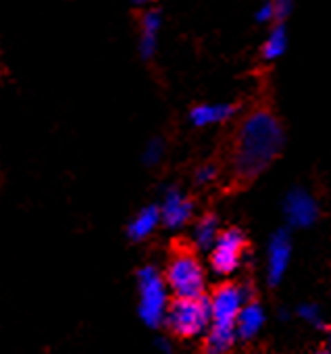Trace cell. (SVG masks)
<instances>
[{
  "label": "cell",
  "mask_w": 331,
  "mask_h": 354,
  "mask_svg": "<svg viewBox=\"0 0 331 354\" xmlns=\"http://www.w3.org/2000/svg\"><path fill=\"white\" fill-rule=\"evenodd\" d=\"M252 300V290L236 283H221L209 298L211 302V325L236 327L238 315L246 302Z\"/></svg>",
  "instance_id": "obj_5"
},
{
  "label": "cell",
  "mask_w": 331,
  "mask_h": 354,
  "mask_svg": "<svg viewBox=\"0 0 331 354\" xmlns=\"http://www.w3.org/2000/svg\"><path fill=\"white\" fill-rule=\"evenodd\" d=\"M138 292L140 304L138 313L148 327H158L164 323V315L169 308V288L154 267H142L138 271Z\"/></svg>",
  "instance_id": "obj_4"
},
{
  "label": "cell",
  "mask_w": 331,
  "mask_h": 354,
  "mask_svg": "<svg viewBox=\"0 0 331 354\" xmlns=\"http://www.w3.org/2000/svg\"><path fill=\"white\" fill-rule=\"evenodd\" d=\"M217 175H219V171H217V165L209 162V165H202V167L196 171V182H198L200 186H205V184H211V182H215V180H217Z\"/></svg>",
  "instance_id": "obj_18"
},
{
  "label": "cell",
  "mask_w": 331,
  "mask_h": 354,
  "mask_svg": "<svg viewBox=\"0 0 331 354\" xmlns=\"http://www.w3.org/2000/svg\"><path fill=\"white\" fill-rule=\"evenodd\" d=\"M162 26V17L158 11H146L142 17V34H140V57L144 61L152 59L156 55L158 46V32Z\"/></svg>",
  "instance_id": "obj_10"
},
{
  "label": "cell",
  "mask_w": 331,
  "mask_h": 354,
  "mask_svg": "<svg viewBox=\"0 0 331 354\" xmlns=\"http://www.w3.org/2000/svg\"><path fill=\"white\" fill-rule=\"evenodd\" d=\"M160 223L169 230H182L194 215L192 201L178 188H167L160 203Z\"/></svg>",
  "instance_id": "obj_7"
},
{
  "label": "cell",
  "mask_w": 331,
  "mask_h": 354,
  "mask_svg": "<svg viewBox=\"0 0 331 354\" xmlns=\"http://www.w3.org/2000/svg\"><path fill=\"white\" fill-rule=\"evenodd\" d=\"M164 281H167V288L176 298L205 296L207 275L194 250L178 248L171 254L167 271H164Z\"/></svg>",
  "instance_id": "obj_2"
},
{
  "label": "cell",
  "mask_w": 331,
  "mask_h": 354,
  "mask_svg": "<svg viewBox=\"0 0 331 354\" xmlns=\"http://www.w3.org/2000/svg\"><path fill=\"white\" fill-rule=\"evenodd\" d=\"M316 354H331V348H323V350H319Z\"/></svg>",
  "instance_id": "obj_22"
},
{
  "label": "cell",
  "mask_w": 331,
  "mask_h": 354,
  "mask_svg": "<svg viewBox=\"0 0 331 354\" xmlns=\"http://www.w3.org/2000/svg\"><path fill=\"white\" fill-rule=\"evenodd\" d=\"M256 21L258 24H273L275 21V11H273V5H271V0H267L265 5H261L258 7V11H256Z\"/></svg>",
  "instance_id": "obj_20"
},
{
  "label": "cell",
  "mask_w": 331,
  "mask_h": 354,
  "mask_svg": "<svg viewBox=\"0 0 331 354\" xmlns=\"http://www.w3.org/2000/svg\"><path fill=\"white\" fill-rule=\"evenodd\" d=\"M160 225V209L156 205H148L138 211V215L127 225V236L133 242L146 240Z\"/></svg>",
  "instance_id": "obj_11"
},
{
  "label": "cell",
  "mask_w": 331,
  "mask_h": 354,
  "mask_svg": "<svg viewBox=\"0 0 331 354\" xmlns=\"http://www.w3.org/2000/svg\"><path fill=\"white\" fill-rule=\"evenodd\" d=\"M300 315H302L306 321H310V323H314V325H321V313H319L316 306H302V308H300Z\"/></svg>",
  "instance_id": "obj_21"
},
{
  "label": "cell",
  "mask_w": 331,
  "mask_h": 354,
  "mask_svg": "<svg viewBox=\"0 0 331 354\" xmlns=\"http://www.w3.org/2000/svg\"><path fill=\"white\" fill-rule=\"evenodd\" d=\"M285 50H287V32H285L283 21H277L271 28V32L263 44V59L265 61H277L279 57L285 55Z\"/></svg>",
  "instance_id": "obj_16"
},
{
  "label": "cell",
  "mask_w": 331,
  "mask_h": 354,
  "mask_svg": "<svg viewBox=\"0 0 331 354\" xmlns=\"http://www.w3.org/2000/svg\"><path fill=\"white\" fill-rule=\"evenodd\" d=\"M133 3H135V5H146L148 0H133Z\"/></svg>",
  "instance_id": "obj_23"
},
{
  "label": "cell",
  "mask_w": 331,
  "mask_h": 354,
  "mask_svg": "<svg viewBox=\"0 0 331 354\" xmlns=\"http://www.w3.org/2000/svg\"><path fill=\"white\" fill-rule=\"evenodd\" d=\"M162 156H164V142L158 140V138H154V140H150V142L146 144L144 154H142V160H144L148 167H154V165H158V162L162 160Z\"/></svg>",
  "instance_id": "obj_17"
},
{
  "label": "cell",
  "mask_w": 331,
  "mask_h": 354,
  "mask_svg": "<svg viewBox=\"0 0 331 354\" xmlns=\"http://www.w3.org/2000/svg\"><path fill=\"white\" fill-rule=\"evenodd\" d=\"M219 232L221 230H219V221H217L215 215L209 213V215L200 217L198 223L194 225V236H192L194 246L198 250H211L215 240H217V236H219Z\"/></svg>",
  "instance_id": "obj_15"
},
{
  "label": "cell",
  "mask_w": 331,
  "mask_h": 354,
  "mask_svg": "<svg viewBox=\"0 0 331 354\" xmlns=\"http://www.w3.org/2000/svg\"><path fill=\"white\" fill-rule=\"evenodd\" d=\"M283 215L294 227H308L319 217V205L306 190H292L283 201Z\"/></svg>",
  "instance_id": "obj_8"
},
{
  "label": "cell",
  "mask_w": 331,
  "mask_h": 354,
  "mask_svg": "<svg viewBox=\"0 0 331 354\" xmlns=\"http://www.w3.org/2000/svg\"><path fill=\"white\" fill-rule=\"evenodd\" d=\"M236 115L234 104H198L190 111V121L196 127H209L215 123H223Z\"/></svg>",
  "instance_id": "obj_12"
},
{
  "label": "cell",
  "mask_w": 331,
  "mask_h": 354,
  "mask_svg": "<svg viewBox=\"0 0 331 354\" xmlns=\"http://www.w3.org/2000/svg\"><path fill=\"white\" fill-rule=\"evenodd\" d=\"M246 252V236L238 227H227L219 232L211 248V267L217 275H231Z\"/></svg>",
  "instance_id": "obj_6"
},
{
  "label": "cell",
  "mask_w": 331,
  "mask_h": 354,
  "mask_svg": "<svg viewBox=\"0 0 331 354\" xmlns=\"http://www.w3.org/2000/svg\"><path fill=\"white\" fill-rule=\"evenodd\" d=\"M283 146V129L269 109L250 113L238 129L231 167L238 182H252L279 154Z\"/></svg>",
  "instance_id": "obj_1"
},
{
  "label": "cell",
  "mask_w": 331,
  "mask_h": 354,
  "mask_svg": "<svg viewBox=\"0 0 331 354\" xmlns=\"http://www.w3.org/2000/svg\"><path fill=\"white\" fill-rule=\"evenodd\" d=\"M238 337L236 327H219V325H209L207 335H205V354H227Z\"/></svg>",
  "instance_id": "obj_13"
},
{
  "label": "cell",
  "mask_w": 331,
  "mask_h": 354,
  "mask_svg": "<svg viewBox=\"0 0 331 354\" xmlns=\"http://www.w3.org/2000/svg\"><path fill=\"white\" fill-rule=\"evenodd\" d=\"M263 321H265V313H263L261 304H258V302H254V300L246 302V304L242 306L240 315H238V321H236L238 337L248 339V337L256 335V331L261 329Z\"/></svg>",
  "instance_id": "obj_14"
},
{
  "label": "cell",
  "mask_w": 331,
  "mask_h": 354,
  "mask_svg": "<svg viewBox=\"0 0 331 354\" xmlns=\"http://www.w3.org/2000/svg\"><path fill=\"white\" fill-rule=\"evenodd\" d=\"M164 325L178 337L190 339L196 335L207 333L211 325V302L207 296L196 298H176L169 302L167 315H164Z\"/></svg>",
  "instance_id": "obj_3"
},
{
  "label": "cell",
  "mask_w": 331,
  "mask_h": 354,
  "mask_svg": "<svg viewBox=\"0 0 331 354\" xmlns=\"http://www.w3.org/2000/svg\"><path fill=\"white\" fill-rule=\"evenodd\" d=\"M273 11H275V24L277 21H285V17H290L292 9H294V0H271Z\"/></svg>",
  "instance_id": "obj_19"
},
{
  "label": "cell",
  "mask_w": 331,
  "mask_h": 354,
  "mask_svg": "<svg viewBox=\"0 0 331 354\" xmlns=\"http://www.w3.org/2000/svg\"><path fill=\"white\" fill-rule=\"evenodd\" d=\"M290 250H292V242H290L287 232H277L271 238V244H269V269H267L269 271V281L273 286L279 283V279L283 277V273L287 269Z\"/></svg>",
  "instance_id": "obj_9"
}]
</instances>
